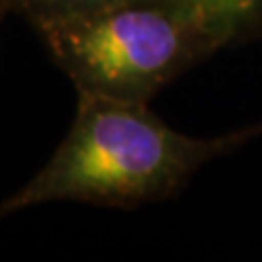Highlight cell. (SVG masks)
Wrapping results in <instances>:
<instances>
[{"instance_id": "obj_1", "label": "cell", "mask_w": 262, "mask_h": 262, "mask_svg": "<svg viewBox=\"0 0 262 262\" xmlns=\"http://www.w3.org/2000/svg\"><path fill=\"white\" fill-rule=\"evenodd\" d=\"M262 138V120L212 138L166 125L149 103L79 96L75 122L53 158L0 201V221L55 201L140 208L182 192L206 166Z\"/></svg>"}, {"instance_id": "obj_2", "label": "cell", "mask_w": 262, "mask_h": 262, "mask_svg": "<svg viewBox=\"0 0 262 262\" xmlns=\"http://www.w3.org/2000/svg\"><path fill=\"white\" fill-rule=\"evenodd\" d=\"M79 96L149 103L227 42L196 11L170 0H120L37 31Z\"/></svg>"}, {"instance_id": "obj_5", "label": "cell", "mask_w": 262, "mask_h": 262, "mask_svg": "<svg viewBox=\"0 0 262 262\" xmlns=\"http://www.w3.org/2000/svg\"><path fill=\"white\" fill-rule=\"evenodd\" d=\"M9 11V5H7V0H0V20H3V15Z\"/></svg>"}, {"instance_id": "obj_4", "label": "cell", "mask_w": 262, "mask_h": 262, "mask_svg": "<svg viewBox=\"0 0 262 262\" xmlns=\"http://www.w3.org/2000/svg\"><path fill=\"white\" fill-rule=\"evenodd\" d=\"M120 0H7L9 11L20 13L35 31L94 13Z\"/></svg>"}, {"instance_id": "obj_3", "label": "cell", "mask_w": 262, "mask_h": 262, "mask_svg": "<svg viewBox=\"0 0 262 262\" xmlns=\"http://www.w3.org/2000/svg\"><path fill=\"white\" fill-rule=\"evenodd\" d=\"M203 15L227 46L262 37V0H170Z\"/></svg>"}]
</instances>
